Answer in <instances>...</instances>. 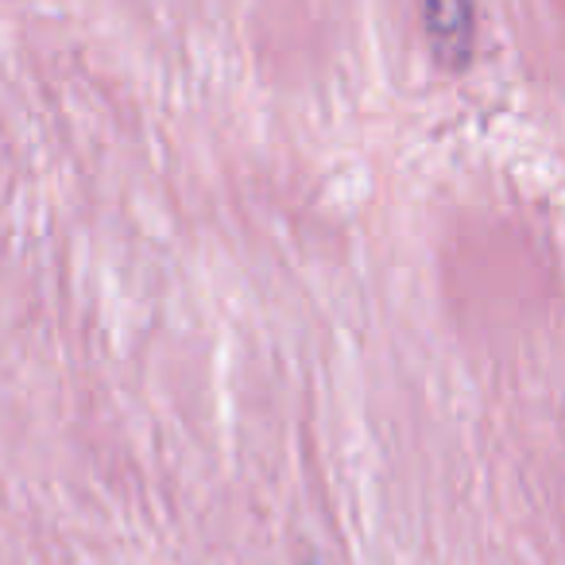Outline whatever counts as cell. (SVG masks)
I'll use <instances>...</instances> for the list:
<instances>
[{
  "instance_id": "1",
  "label": "cell",
  "mask_w": 565,
  "mask_h": 565,
  "mask_svg": "<svg viewBox=\"0 0 565 565\" xmlns=\"http://www.w3.org/2000/svg\"><path fill=\"white\" fill-rule=\"evenodd\" d=\"M426 40L446 71H465L477 40L472 0H426Z\"/></svg>"
},
{
  "instance_id": "2",
  "label": "cell",
  "mask_w": 565,
  "mask_h": 565,
  "mask_svg": "<svg viewBox=\"0 0 565 565\" xmlns=\"http://www.w3.org/2000/svg\"><path fill=\"white\" fill-rule=\"evenodd\" d=\"M310 565H322V562H310Z\"/></svg>"
}]
</instances>
